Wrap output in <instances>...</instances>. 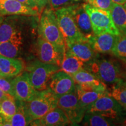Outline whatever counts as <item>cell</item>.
Listing matches in <instances>:
<instances>
[{"instance_id": "obj_20", "label": "cell", "mask_w": 126, "mask_h": 126, "mask_svg": "<svg viewBox=\"0 0 126 126\" xmlns=\"http://www.w3.org/2000/svg\"><path fill=\"white\" fill-rule=\"evenodd\" d=\"M108 91L107 89L98 88H83L76 85V94L79 103L82 108L87 110L97 99Z\"/></svg>"}, {"instance_id": "obj_39", "label": "cell", "mask_w": 126, "mask_h": 126, "mask_svg": "<svg viewBox=\"0 0 126 126\" xmlns=\"http://www.w3.org/2000/svg\"><path fill=\"white\" fill-rule=\"evenodd\" d=\"M123 123L124 124V125H126V119L124 120V122H123Z\"/></svg>"}, {"instance_id": "obj_21", "label": "cell", "mask_w": 126, "mask_h": 126, "mask_svg": "<svg viewBox=\"0 0 126 126\" xmlns=\"http://www.w3.org/2000/svg\"><path fill=\"white\" fill-rule=\"evenodd\" d=\"M61 70L68 74L71 76L79 71L86 68V64L73 54L65 47L64 58L60 65Z\"/></svg>"}, {"instance_id": "obj_41", "label": "cell", "mask_w": 126, "mask_h": 126, "mask_svg": "<svg viewBox=\"0 0 126 126\" xmlns=\"http://www.w3.org/2000/svg\"><path fill=\"white\" fill-rule=\"evenodd\" d=\"M49 1L50 0H47V1H48V2H49Z\"/></svg>"}, {"instance_id": "obj_14", "label": "cell", "mask_w": 126, "mask_h": 126, "mask_svg": "<svg viewBox=\"0 0 126 126\" xmlns=\"http://www.w3.org/2000/svg\"><path fill=\"white\" fill-rule=\"evenodd\" d=\"M72 14L77 27L88 40L95 35L92 29L91 19L83 7V3L72 6Z\"/></svg>"}, {"instance_id": "obj_13", "label": "cell", "mask_w": 126, "mask_h": 126, "mask_svg": "<svg viewBox=\"0 0 126 126\" xmlns=\"http://www.w3.org/2000/svg\"><path fill=\"white\" fill-rule=\"evenodd\" d=\"M40 12L38 9L26 5L17 0H0V16H36Z\"/></svg>"}, {"instance_id": "obj_18", "label": "cell", "mask_w": 126, "mask_h": 126, "mask_svg": "<svg viewBox=\"0 0 126 126\" xmlns=\"http://www.w3.org/2000/svg\"><path fill=\"white\" fill-rule=\"evenodd\" d=\"M75 84L83 88H98L107 89V85L100 81L94 74L86 69L79 71L71 75Z\"/></svg>"}, {"instance_id": "obj_30", "label": "cell", "mask_w": 126, "mask_h": 126, "mask_svg": "<svg viewBox=\"0 0 126 126\" xmlns=\"http://www.w3.org/2000/svg\"><path fill=\"white\" fill-rule=\"evenodd\" d=\"M85 2L94 7L110 11L113 4L112 0H85Z\"/></svg>"}, {"instance_id": "obj_15", "label": "cell", "mask_w": 126, "mask_h": 126, "mask_svg": "<svg viewBox=\"0 0 126 126\" xmlns=\"http://www.w3.org/2000/svg\"><path fill=\"white\" fill-rule=\"evenodd\" d=\"M30 124L31 126H63L71 124L64 111L59 107L53 109L40 119L32 121Z\"/></svg>"}, {"instance_id": "obj_7", "label": "cell", "mask_w": 126, "mask_h": 126, "mask_svg": "<svg viewBox=\"0 0 126 126\" xmlns=\"http://www.w3.org/2000/svg\"><path fill=\"white\" fill-rule=\"evenodd\" d=\"M54 12L65 45L81 40H88L77 27L72 14V6L57 9Z\"/></svg>"}, {"instance_id": "obj_4", "label": "cell", "mask_w": 126, "mask_h": 126, "mask_svg": "<svg viewBox=\"0 0 126 126\" xmlns=\"http://www.w3.org/2000/svg\"><path fill=\"white\" fill-rule=\"evenodd\" d=\"M86 112H93L113 120L116 123L126 117V109L110 95L108 90L88 109Z\"/></svg>"}, {"instance_id": "obj_38", "label": "cell", "mask_w": 126, "mask_h": 126, "mask_svg": "<svg viewBox=\"0 0 126 126\" xmlns=\"http://www.w3.org/2000/svg\"><path fill=\"white\" fill-rule=\"evenodd\" d=\"M4 16H0V24H1V23L2 22V21L4 19Z\"/></svg>"}, {"instance_id": "obj_29", "label": "cell", "mask_w": 126, "mask_h": 126, "mask_svg": "<svg viewBox=\"0 0 126 126\" xmlns=\"http://www.w3.org/2000/svg\"><path fill=\"white\" fill-rule=\"evenodd\" d=\"M85 2V0H50L48 4L53 10L56 11L62 8L69 7Z\"/></svg>"}, {"instance_id": "obj_19", "label": "cell", "mask_w": 126, "mask_h": 126, "mask_svg": "<svg viewBox=\"0 0 126 126\" xmlns=\"http://www.w3.org/2000/svg\"><path fill=\"white\" fill-rule=\"evenodd\" d=\"M24 63L16 58L0 55V76L12 78L20 74L25 68Z\"/></svg>"}, {"instance_id": "obj_32", "label": "cell", "mask_w": 126, "mask_h": 126, "mask_svg": "<svg viewBox=\"0 0 126 126\" xmlns=\"http://www.w3.org/2000/svg\"><path fill=\"white\" fill-rule=\"evenodd\" d=\"M33 2L35 3L39 12H42V11L45 9L46 5L48 4L47 0H33Z\"/></svg>"}, {"instance_id": "obj_36", "label": "cell", "mask_w": 126, "mask_h": 126, "mask_svg": "<svg viewBox=\"0 0 126 126\" xmlns=\"http://www.w3.org/2000/svg\"><path fill=\"white\" fill-rule=\"evenodd\" d=\"M125 64H126L125 66H124V67L123 68L122 78L126 80V63H125Z\"/></svg>"}, {"instance_id": "obj_24", "label": "cell", "mask_w": 126, "mask_h": 126, "mask_svg": "<svg viewBox=\"0 0 126 126\" xmlns=\"http://www.w3.org/2000/svg\"><path fill=\"white\" fill-rule=\"evenodd\" d=\"M17 108V100L11 94H8L0 102V115L3 119V126L15 114Z\"/></svg>"}, {"instance_id": "obj_5", "label": "cell", "mask_w": 126, "mask_h": 126, "mask_svg": "<svg viewBox=\"0 0 126 126\" xmlns=\"http://www.w3.org/2000/svg\"><path fill=\"white\" fill-rule=\"evenodd\" d=\"M59 70H61L59 66L37 61L28 65L25 72L32 86L37 91H41L48 88L51 76Z\"/></svg>"}, {"instance_id": "obj_17", "label": "cell", "mask_w": 126, "mask_h": 126, "mask_svg": "<svg viewBox=\"0 0 126 126\" xmlns=\"http://www.w3.org/2000/svg\"><path fill=\"white\" fill-rule=\"evenodd\" d=\"M65 47L73 54L85 63H89L97 56L88 40H81L65 45Z\"/></svg>"}, {"instance_id": "obj_37", "label": "cell", "mask_w": 126, "mask_h": 126, "mask_svg": "<svg viewBox=\"0 0 126 126\" xmlns=\"http://www.w3.org/2000/svg\"><path fill=\"white\" fill-rule=\"evenodd\" d=\"M3 126V119L1 117V116L0 115V126Z\"/></svg>"}, {"instance_id": "obj_2", "label": "cell", "mask_w": 126, "mask_h": 126, "mask_svg": "<svg viewBox=\"0 0 126 126\" xmlns=\"http://www.w3.org/2000/svg\"><path fill=\"white\" fill-rule=\"evenodd\" d=\"M58 97L49 88L39 91L34 99L23 102V106L29 124L32 121L39 119L57 107Z\"/></svg>"}, {"instance_id": "obj_12", "label": "cell", "mask_w": 126, "mask_h": 126, "mask_svg": "<svg viewBox=\"0 0 126 126\" xmlns=\"http://www.w3.org/2000/svg\"><path fill=\"white\" fill-rule=\"evenodd\" d=\"M12 82L14 97L16 100L23 102H29L38 94L39 91L31 84L25 71L15 77Z\"/></svg>"}, {"instance_id": "obj_28", "label": "cell", "mask_w": 126, "mask_h": 126, "mask_svg": "<svg viewBox=\"0 0 126 126\" xmlns=\"http://www.w3.org/2000/svg\"><path fill=\"white\" fill-rule=\"evenodd\" d=\"M111 54L124 63H126V36H118Z\"/></svg>"}, {"instance_id": "obj_35", "label": "cell", "mask_w": 126, "mask_h": 126, "mask_svg": "<svg viewBox=\"0 0 126 126\" xmlns=\"http://www.w3.org/2000/svg\"><path fill=\"white\" fill-rule=\"evenodd\" d=\"M112 1L116 4L120 5H123L126 3V0H112Z\"/></svg>"}, {"instance_id": "obj_31", "label": "cell", "mask_w": 126, "mask_h": 126, "mask_svg": "<svg viewBox=\"0 0 126 126\" xmlns=\"http://www.w3.org/2000/svg\"><path fill=\"white\" fill-rule=\"evenodd\" d=\"M12 80V78L0 76V89L6 94L14 96Z\"/></svg>"}, {"instance_id": "obj_6", "label": "cell", "mask_w": 126, "mask_h": 126, "mask_svg": "<svg viewBox=\"0 0 126 126\" xmlns=\"http://www.w3.org/2000/svg\"><path fill=\"white\" fill-rule=\"evenodd\" d=\"M83 5L91 19L95 35L106 33L117 36L120 34L113 22L110 11L97 8L86 2H83Z\"/></svg>"}, {"instance_id": "obj_16", "label": "cell", "mask_w": 126, "mask_h": 126, "mask_svg": "<svg viewBox=\"0 0 126 126\" xmlns=\"http://www.w3.org/2000/svg\"><path fill=\"white\" fill-rule=\"evenodd\" d=\"M117 37V35L106 33L94 35L89 39L88 42L97 53H111Z\"/></svg>"}, {"instance_id": "obj_1", "label": "cell", "mask_w": 126, "mask_h": 126, "mask_svg": "<svg viewBox=\"0 0 126 126\" xmlns=\"http://www.w3.org/2000/svg\"><path fill=\"white\" fill-rule=\"evenodd\" d=\"M39 35L63 51H65L64 36L60 29L55 12L50 7L42 11L39 22Z\"/></svg>"}, {"instance_id": "obj_27", "label": "cell", "mask_w": 126, "mask_h": 126, "mask_svg": "<svg viewBox=\"0 0 126 126\" xmlns=\"http://www.w3.org/2000/svg\"><path fill=\"white\" fill-rule=\"evenodd\" d=\"M18 108L17 110L8 122L6 123L5 126H25L29 124L23 106V102L17 100Z\"/></svg>"}, {"instance_id": "obj_26", "label": "cell", "mask_w": 126, "mask_h": 126, "mask_svg": "<svg viewBox=\"0 0 126 126\" xmlns=\"http://www.w3.org/2000/svg\"><path fill=\"white\" fill-rule=\"evenodd\" d=\"M108 90L110 95L126 109V80L122 79Z\"/></svg>"}, {"instance_id": "obj_23", "label": "cell", "mask_w": 126, "mask_h": 126, "mask_svg": "<svg viewBox=\"0 0 126 126\" xmlns=\"http://www.w3.org/2000/svg\"><path fill=\"white\" fill-rule=\"evenodd\" d=\"M111 17L115 26L121 35L126 36V11L122 5L113 2L111 10Z\"/></svg>"}, {"instance_id": "obj_22", "label": "cell", "mask_w": 126, "mask_h": 126, "mask_svg": "<svg viewBox=\"0 0 126 126\" xmlns=\"http://www.w3.org/2000/svg\"><path fill=\"white\" fill-rule=\"evenodd\" d=\"M23 46V37H15L0 43V55L9 58H17Z\"/></svg>"}, {"instance_id": "obj_11", "label": "cell", "mask_w": 126, "mask_h": 126, "mask_svg": "<svg viewBox=\"0 0 126 126\" xmlns=\"http://www.w3.org/2000/svg\"><path fill=\"white\" fill-rule=\"evenodd\" d=\"M48 88L59 97L75 92L76 84L70 75L62 70H59L51 76Z\"/></svg>"}, {"instance_id": "obj_33", "label": "cell", "mask_w": 126, "mask_h": 126, "mask_svg": "<svg viewBox=\"0 0 126 126\" xmlns=\"http://www.w3.org/2000/svg\"><path fill=\"white\" fill-rule=\"evenodd\" d=\"M17 1H19V2L23 3V4L29 6V7H31L32 8H33L38 9L36 4L33 2V0H17Z\"/></svg>"}, {"instance_id": "obj_9", "label": "cell", "mask_w": 126, "mask_h": 126, "mask_svg": "<svg viewBox=\"0 0 126 126\" xmlns=\"http://www.w3.org/2000/svg\"><path fill=\"white\" fill-rule=\"evenodd\" d=\"M57 107L62 109L71 124H78L84 117L86 110L79 103L76 92L63 94L58 97Z\"/></svg>"}, {"instance_id": "obj_10", "label": "cell", "mask_w": 126, "mask_h": 126, "mask_svg": "<svg viewBox=\"0 0 126 126\" xmlns=\"http://www.w3.org/2000/svg\"><path fill=\"white\" fill-rule=\"evenodd\" d=\"M34 49L39 61L60 67L65 51L59 50L40 35L37 39Z\"/></svg>"}, {"instance_id": "obj_8", "label": "cell", "mask_w": 126, "mask_h": 126, "mask_svg": "<svg viewBox=\"0 0 126 126\" xmlns=\"http://www.w3.org/2000/svg\"><path fill=\"white\" fill-rule=\"evenodd\" d=\"M34 16H7L0 24V43L22 36V29Z\"/></svg>"}, {"instance_id": "obj_40", "label": "cell", "mask_w": 126, "mask_h": 126, "mask_svg": "<svg viewBox=\"0 0 126 126\" xmlns=\"http://www.w3.org/2000/svg\"><path fill=\"white\" fill-rule=\"evenodd\" d=\"M123 7H124V8H125V9H126V3H125V4H123Z\"/></svg>"}, {"instance_id": "obj_25", "label": "cell", "mask_w": 126, "mask_h": 126, "mask_svg": "<svg viewBox=\"0 0 126 126\" xmlns=\"http://www.w3.org/2000/svg\"><path fill=\"white\" fill-rule=\"evenodd\" d=\"M82 121L83 125L89 126H110L116 123L112 119L93 112H86Z\"/></svg>"}, {"instance_id": "obj_3", "label": "cell", "mask_w": 126, "mask_h": 126, "mask_svg": "<svg viewBox=\"0 0 126 126\" xmlns=\"http://www.w3.org/2000/svg\"><path fill=\"white\" fill-rule=\"evenodd\" d=\"M85 69L106 85H112L123 79V68L117 61L112 59H98L97 56L86 64Z\"/></svg>"}, {"instance_id": "obj_34", "label": "cell", "mask_w": 126, "mask_h": 126, "mask_svg": "<svg viewBox=\"0 0 126 126\" xmlns=\"http://www.w3.org/2000/svg\"><path fill=\"white\" fill-rule=\"evenodd\" d=\"M8 94H6V93L3 92L2 91H1V89H0V102L2 101L3 99L5 98V97H7Z\"/></svg>"}]
</instances>
